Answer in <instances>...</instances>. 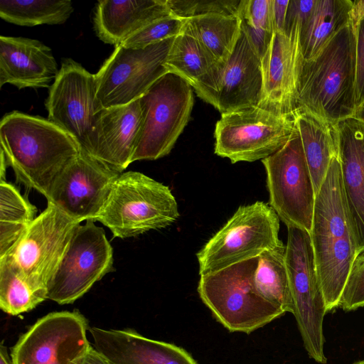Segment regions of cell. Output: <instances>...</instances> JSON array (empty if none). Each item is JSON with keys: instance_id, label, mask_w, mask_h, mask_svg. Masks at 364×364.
<instances>
[{"instance_id": "1", "label": "cell", "mask_w": 364, "mask_h": 364, "mask_svg": "<svg viewBox=\"0 0 364 364\" xmlns=\"http://www.w3.org/2000/svg\"><path fill=\"white\" fill-rule=\"evenodd\" d=\"M0 142L16 181L46 199L57 178L81 151L76 141L48 119L18 111L2 117Z\"/></svg>"}, {"instance_id": "2", "label": "cell", "mask_w": 364, "mask_h": 364, "mask_svg": "<svg viewBox=\"0 0 364 364\" xmlns=\"http://www.w3.org/2000/svg\"><path fill=\"white\" fill-rule=\"evenodd\" d=\"M309 234L328 313L339 306L351 266L358 255L344 198L338 157L332 159L316 195Z\"/></svg>"}, {"instance_id": "3", "label": "cell", "mask_w": 364, "mask_h": 364, "mask_svg": "<svg viewBox=\"0 0 364 364\" xmlns=\"http://www.w3.org/2000/svg\"><path fill=\"white\" fill-rule=\"evenodd\" d=\"M355 82L356 36L349 23L314 58L303 60L296 109L333 123L354 117Z\"/></svg>"}, {"instance_id": "4", "label": "cell", "mask_w": 364, "mask_h": 364, "mask_svg": "<svg viewBox=\"0 0 364 364\" xmlns=\"http://www.w3.org/2000/svg\"><path fill=\"white\" fill-rule=\"evenodd\" d=\"M168 186L138 171L119 174L96 218L114 237H136L174 223L179 217Z\"/></svg>"}, {"instance_id": "5", "label": "cell", "mask_w": 364, "mask_h": 364, "mask_svg": "<svg viewBox=\"0 0 364 364\" xmlns=\"http://www.w3.org/2000/svg\"><path fill=\"white\" fill-rule=\"evenodd\" d=\"M258 257L201 275L200 298L230 332L250 333L285 313L260 296L253 284Z\"/></svg>"}, {"instance_id": "6", "label": "cell", "mask_w": 364, "mask_h": 364, "mask_svg": "<svg viewBox=\"0 0 364 364\" xmlns=\"http://www.w3.org/2000/svg\"><path fill=\"white\" fill-rule=\"evenodd\" d=\"M279 218L262 201L240 206L196 256L200 276L258 257L283 242L279 237Z\"/></svg>"}, {"instance_id": "7", "label": "cell", "mask_w": 364, "mask_h": 364, "mask_svg": "<svg viewBox=\"0 0 364 364\" xmlns=\"http://www.w3.org/2000/svg\"><path fill=\"white\" fill-rule=\"evenodd\" d=\"M192 88L182 77L167 73L139 98L142 126L132 163L156 160L170 153L189 121Z\"/></svg>"}, {"instance_id": "8", "label": "cell", "mask_w": 364, "mask_h": 364, "mask_svg": "<svg viewBox=\"0 0 364 364\" xmlns=\"http://www.w3.org/2000/svg\"><path fill=\"white\" fill-rule=\"evenodd\" d=\"M286 262L294 302L293 315L311 358L326 364L323 318L327 313L309 232L287 226Z\"/></svg>"}, {"instance_id": "9", "label": "cell", "mask_w": 364, "mask_h": 364, "mask_svg": "<svg viewBox=\"0 0 364 364\" xmlns=\"http://www.w3.org/2000/svg\"><path fill=\"white\" fill-rule=\"evenodd\" d=\"M295 127V115L259 106L222 113L215 124V154L232 164L263 160L287 142Z\"/></svg>"}, {"instance_id": "10", "label": "cell", "mask_w": 364, "mask_h": 364, "mask_svg": "<svg viewBox=\"0 0 364 364\" xmlns=\"http://www.w3.org/2000/svg\"><path fill=\"white\" fill-rule=\"evenodd\" d=\"M269 205L287 226L311 230L316 193L296 127L287 142L262 160Z\"/></svg>"}, {"instance_id": "11", "label": "cell", "mask_w": 364, "mask_h": 364, "mask_svg": "<svg viewBox=\"0 0 364 364\" xmlns=\"http://www.w3.org/2000/svg\"><path fill=\"white\" fill-rule=\"evenodd\" d=\"M48 119L70 134L81 151L91 156L102 108L97 100V81L72 59L61 63L46 100Z\"/></svg>"}, {"instance_id": "12", "label": "cell", "mask_w": 364, "mask_h": 364, "mask_svg": "<svg viewBox=\"0 0 364 364\" xmlns=\"http://www.w3.org/2000/svg\"><path fill=\"white\" fill-rule=\"evenodd\" d=\"M175 37L144 48L119 45L95 74L97 100L102 109L139 99L168 73L164 63Z\"/></svg>"}, {"instance_id": "13", "label": "cell", "mask_w": 364, "mask_h": 364, "mask_svg": "<svg viewBox=\"0 0 364 364\" xmlns=\"http://www.w3.org/2000/svg\"><path fill=\"white\" fill-rule=\"evenodd\" d=\"M80 224L48 202L15 247L0 259H6L33 286L48 291V283Z\"/></svg>"}, {"instance_id": "14", "label": "cell", "mask_w": 364, "mask_h": 364, "mask_svg": "<svg viewBox=\"0 0 364 364\" xmlns=\"http://www.w3.org/2000/svg\"><path fill=\"white\" fill-rule=\"evenodd\" d=\"M113 250L102 228L93 220L80 224L48 285V299L75 302L105 274L114 271Z\"/></svg>"}, {"instance_id": "15", "label": "cell", "mask_w": 364, "mask_h": 364, "mask_svg": "<svg viewBox=\"0 0 364 364\" xmlns=\"http://www.w3.org/2000/svg\"><path fill=\"white\" fill-rule=\"evenodd\" d=\"M87 321L77 311L49 313L39 318L11 349L14 364H82L90 344Z\"/></svg>"}, {"instance_id": "16", "label": "cell", "mask_w": 364, "mask_h": 364, "mask_svg": "<svg viewBox=\"0 0 364 364\" xmlns=\"http://www.w3.org/2000/svg\"><path fill=\"white\" fill-rule=\"evenodd\" d=\"M193 88L221 114L259 105L262 91L261 59L242 30L228 60L215 65Z\"/></svg>"}, {"instance_id": "17", "label": "cell", "mask_w": 364, "mask_h": 364, "mask_svg": "<svg viewBox=\"0 0 364 364\" xmlns=\"http://www.w3.org/2000/svg\"><path fill=\"white\" fill-rule=\"evenodd\" d=\"M119 174L81 151L57 178L47 201L77 221L95 222Z\"/></svg>"}, {"instance_id": "18", "label": "cell", "mask_w": 364, "mask_h": 364, "mask_svg": "<svg viewBox=\"0 0 364 364\" xmlns=\"http://www.w3.org/2000/svg\"><path fill=\"white\" fill-rule=\"evenodd\" d=\"M299 22L284 31H273L261 60L262 91L258 106L281 114L295 115L299 78L304 60Z\"/></svg>"}, {"instance_id": "19", "label": "cell", "mask_w": 364, "mask_h": 364, "mask_svg": "<svg viewBox=\"0 0 364 364\" xmlns=\"http://www.w3.org/2000/svg\"><path fill=\"white\" fill-rule=\"evenodd\" d=\"M337 127L343 191L360 253L364 251V122L354 116Z\"/></svg>"}, {"instance_id": "20", "label": "cell", "mask_w": 364, "mask_h": 364, "mask_svg": "<svg viewBox=\"0 0 364 364\" xmlns=\"http://www.w3.org/2000/svg\"><path fill=\"white\" fill-rule=\"evenodd\" d=\"M89 331L94 347L110 364H198L183 348L148 338L132 328L92 327Z\"/></svg>"}, {"instance_id": "21", "label": "cell", "mask_w": 364, "mask_h": 364, "mask_svg": "<svg viewBox=\"0 0 364 364\" xmlns=\"http://www.w3.org/2000/svg\"><path fill=\"white\" fill-rule=\"evenodd\" d=\"M141 126L139 99L124 105L102 109L91 156L122 173L132 163Z\"/></svg>"}, {"instance_id": "22", "label": "cell", "mask_w": 364, "mask_h": 364, "mask_svg": "<svg viewBox=\"0 0 364 364\" xmlns=\"http://www.w3.org/2000/svg\"><path fill=\"white\" fill-rule=\"evenodd\" d=\"M59 69L51 49L28 38L0 36V87H50Z\"/></svg>"}, {"instance_id": "23", "label": "cell", "mask_w": 364, "mask_h": 364, "mask_svg": "<svg viewBox=\"0 0 364 364\" xmlns=\"http://www.w3.org/2000/svg\"><path fill=\"white\" fill-rule=\"evenodd\" d=\"M171 14L166 0H102L95 6L94 29L102 42L116 47L146 25Z\"/></svg>"}, {"instance_id": "24", "label": "cell", "mask_w": 364, "mask_h": 364, "mask_svg": "<svg viewBox=\"0 0 364 364\" xmlns=\"http://www.w3.org/2000/svg\"><path fill=\"white\" fill-rule=\"evenodd\" d=\"M295 120L316 195L332 159L338 156L337 123L301 109L296 110Z\"/></svg>"}, {"instance_id": "25", "label": "cell", "mask_w": 364, "mask_h": 364, "mask_svg": "<svg viewBox=\"0 0 364 364\" xmlns=\"http://www.w3.org/2000/svg\"><path fill=\"white\" fill-rule=\"evenodd\" d=\"M351 0H316L308 19L300 28L304 60L314 58L330 40L349 23Z\"/></svg>"}, {"instance_id": "26", "label": "cell", "mask_w": 364, "mask_h": 364, "mask_svg": "<svg viewBox=\"0 0 364 364\" xmlns=\"http://www.w3.org/2000/svg\"><path fill=\"white\" fill-rule=\"evenodd\" d=\"M253 284L264 299L293 314L294 302L286 262V246L282 244L263 252L253 276Z\"/></svg>"}, {"instance_id": "27", "label": "cell", "mask_w": 364, "mask_h": 364, "mask_svg": "<svg viewBox=\"0 0 364 364\" xmlns=\"http://www.w3.org/2000/svg\"><path fill=\"white\" fill-rule=\"evenodd\" d=\"M186 23L218 63L226 62L242 31L238 16L210 14L186 19Z\"/></svg>"}, {"instance_id": "28", "label": "cell", "mask_w": 364, "mask_h": 364, "mask_svg": "<svg viewBox=\"0 0 364 364\" xmlns=\"http://www.w3.org/2000/svg\"><path fill=\"white\" fill-rule=\"evenodd\" d=\"M217 63L186 23L173 40L164 66L193 87Z\"/></svg>"}, {"instance_id": "29", "label": "cell", "mask_w": 364, "mask_h": 364, "mask_svg": "<svg viewBox=\"0 0 364 364\" xmlns=\"http://www.w3.org/2000/svg\"><path fill=\"white\" fill-rule=\"evenodd\" d=\"M73 10L69 0L0 1V17L22 26L62 24L70 18Z\"/></svg>"}, {"instance_id": "30", "label": "cell", "mask_w": 364, "mask_h": 364, "mask_svg": "<svg viewBox=\"0 0 364 364\" xmlns=\"http://www.w3.org/2000/svg\"><path fill=\"white\" fill-rule=\"evenodd\" d=\"M48 299V291L35 287L5 259H0V308L12 316L31 311Z\"/></svg>"}, {"instance_id": "31", "label": "cell", "mask_w": 364, "mask_h": 364, "mask_svg": "<svg viewBox=\"0 0 364 364\" xmlns=\"http://www.w3.org/2000/svg\"><path fill=\"white\" fill-rule=\"evenodd\" d=\"M36 212L16 186L0 181V222L28 226L37 217Z\"/></svg>"}, {"instance_id": "32", "label": "cell", "mask_w": 364, "mask_h": 364, "mask_svg": "<svg viewBox=\"0 0 364 364\" xmlns=\"http://www.w3.org/2000/svg\"><path fill=\"white\" fill-rule=\"evenodd\" d=\"M185 23L186 19L171 14L146 25L120 45L130 48H144L176 37L181 32Z\"/></svg>"}, {"instance_id": "33", "label": "cell", "mask_w": 364, "mask_h": 364, "mask_svg": "<svg viewBox=\"0 0 364 364\" xmlns=\"http://www.w3.org/2000/svg\"><path fill=\"white\" fill-rule=\"evenodd\" d=\"M166 2L172 15L187 19L210 14L238 16L241 0H166Z\"/></svg>"}, {"instance_id": "34", "label": "cell", "mask_w": 364, "mask_h": 364, "mask_svg": "<svg viewBox=\"0 0 364 364\" xmlns=\"http://www.w3.org/2000/svg\"><path fill=\"white\" fill-rule=\"evenodd\" d=\"M338 307L345 311L364 307V251L353 262Z\"/></svg>"}, {"instance_id": "35", "label": "cell", "mask_w": 364, "mask_h": 364, "mask_svg": "<svg viewBox=\"0 0 364 364\" xmlns=\"http://www.w3.org/2000/svg\"><path fill=\"white\" fill-rule=\"evenodd\" d=\"M238 16L255 29L273 32L272 0H241Z\"/></svg>"}, {"instance_id": "36", "label": "cell", "mask_w": 364, "mask_h": 364, "mask_svg": "<svg viewBox=\"0 0 364 364\" xmlns=\"http://www.w3.org/2000/svg\"><path fill=\"white\" fill-rule=\"evenodd\" d=\"M356 36V82L355 105L357 108L364 102V19L355 31Z\"/></svg>"}, {"instance_id": "37", "label": "cell", "mask_w": 364, "mask_h": 364, "mask_svg": "<svg viewBox=\"0 0 364 364\" xmlns=\"http://www.w3.org/2000/svg\"><path fill=\"white\" fill-rule=\"evenodd\" d=\"M28 226L0 222V258L15 247Z\"/></svg>"}, {"instance_id": "38", "label": "cell", "mask_w": 364, "mask_h": 364, "mask_svg": "<svg viewBox=\"0 0 364 364\" xmlns=\"http://www.w3.org/2000/svg\"><path fill=\"white\" fill-rule=\"evenodd\" d=\"M242 30L262 60L272 38L273 32L255 29L242 22Z\"/></svg>"}, {"instance_id": "39", "label": "cell", "mask_w": 364, "mask_h": 364, "mask_svg": "<svg viewBox=\"0 0 364 364\" xmlns=\"http://www.w3.org/2000/svg\"><path fill=\"white\" fill-rule=\"evenodd\" d=\"M289 0H272L273 31L284 32Z\"/></svg>"}, {"instance_id": "40", "label": "cell", "mask_w": 364, "mask_h": 364, "mask_svg": "<svg viewBox=\"0 0 364 364\" xmlns=\"http://www.w3.org/2000/svg\"><path fill=\"white\" fill-rule=\"evenodd\" d=\"M363 19L364 0L353 1V5L349 11V23L352 26L355 32L359 23Z\"/></svg>"}, {"instance_id": "41", "label": "cell", "mask_w": 364, "mask_h": 364, "mask_svg": "<svg viewBox=\"0 0 364 364\" xmlns=\"http://www.w3.org/2000/svg\"><path fill=\"white\" fill-rule=\"evenodd\" d=\"M82 364H110L94 346H90Z\"/></svg>"}, {"instance_id": "42", "label": "cell", "mask_w": 364, "mask_h": 364, "mask_svg": "<svg viewBox=\"0 0 364 364\" xmlns=\"http://www.w3.org/2000/svg\"><path fill=\"white\" fill-rule=\"evenodd\" d=\"M0 364H14L7 348L3 345V343L0 346Z\"/></svg>"}, {"instance_id": "43", "label": "cell", "mask_w": 364, "mask_h": 364, "mask_svg": "<svg viewBox=\"0 0 364 364\" xmlns=\"http://www.w3.org/2000/svg\"><path fill=\"white\" fill-rule=\"evenodd\" d=\"M7 164L4 154L1 151V165H0V181H6V169Z\"/></svg>"}, {"instance_id": "44", "label": "cell", "mask_w": 364, "mask_h": 364, "mask_svg": "<svg viewBox=\"0 0 364 364\" xmlns=\"http://www.w3.org/2000/svg\"><path fill=\"white\" fill-rule=\"evenodd\" d=\"M355 117L364 122V102L357 108Z\"/></svg>"}, {"instance_id": "45", "label": "cell", "mask_w": 364, "mask_h": 364, "mask_svg": "<svg viewBox=\"0 0 364 364\" xmlns=\"http://www.w3.org/2000/svg\"><path fill=\"white\" fill-rule=\"evenodd\" d=\"M353 364H364V360L353 363Z\"/></svg>"}]
</instances>
